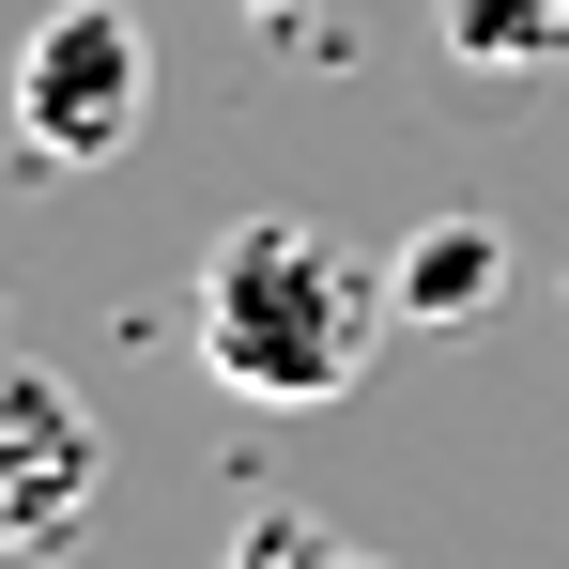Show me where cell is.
<instances>
[{
	"mask_svg": "<svg viewBox=\"0 0 569 569\" xmlns=\"http://www.w3.org/2000/svg\"><path fill=\"white\" fill-rule=\"evenodd\" d=\"M462 62H569V0H447Z\"/></svg>",
	"mask_w": 569,
	"mask_h": 569,
	"instance_id": "5",
	"label": "cell"
},
{
	"mask_svg": "<svg viewBox=\"0 0 569 569\" xmlns=\"http://www.w3.org/2000/svg\"><path fill=\"white\" fill-rule=\"evenodd\" d=\"M93 492H108L93 400L62 370H31V355H0V555H78Z\"/></svg>",
	"mask_w": 569,
	"mask_h": 569,
	"instance_id": "3",
	"label": "cell"
},
{
	"mask_svg": "<svg viewBox=\"0 0 569 569\" xmlns=\"http://www.w3.org/2000/svg\"><path fill=\"white\" fill-rule=\"evenodd\" d=\"M216 569H385V555H370V539H339L323 508H262V523H247Z\"/></svg>",
	"mask_w": 569,
	"mask_h": 569,
	"instance_id": "6",
	"label": "cell"
},
{
	"mask_svg": "<svg viewBox=\"0 0 569 569\" xmlns=\"http://www.w3.org/2000/svg\"><path fill=\"white\" fill-rule=\"evenodd\" d=\"M154 123V31L123 0H47L16 31V139L31 170H108Z\"/></svg>",
	"mask_w": 569,
	"mask_h": 569,
	"instance_id": "2",
	"label": "cell"
},
{
	"mask_svg": "<svg viewBox=\"0 0 569 569\" xmlns=\"http://www.w3.org/2000/svg\"><path fill=\"white\" fill-rule=\"evenodd\" d=\"M400 323V292L385 262H355L339 231H308V216H231L216 247H200V370L231 385V400H262V416H323V400H355L370 370V339Z\"/></svg>",
	"mask_w": 569,
	"mask_h": 569,
	"instance_id": "1",
	"label": "cell"
},
{
	"mask_svg": "<svg viewBox=\"0 0 569 569\" xmlns=\"http://www.w3.org/2000/svg\"><path fill=\"white\" fill-rule=\"evenodd\" d=\"M385 292H400V323H477V308L508 292V231H492V216H431V231H400Z\"/></svg>",
	"mask_w": 569,
	"mask_h": 569,
	"instance_id": "4",
	"label": "cell"
}]
</instances>
